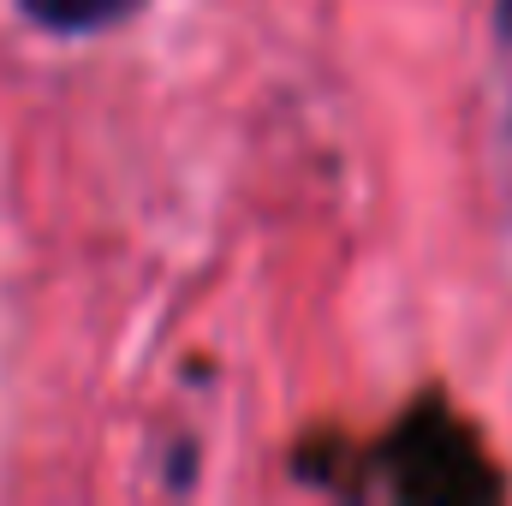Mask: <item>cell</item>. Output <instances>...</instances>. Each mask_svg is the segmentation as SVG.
Listing matches in <instances>:
<instances>
[{"label":"cell","mask_w":512,"mask_h":506,"mask_svg":"<svg viewBox=\"0 0 512 506\" xmlns=\"http://www.w3.org/2000/svg\"><path fill=\"white\" fill-rule=\"evenodd\" d=\"M387 465L399 477V495H423V501H465V495L489 489L483 459L441 417H411V429L399 435V447H393Z\"/></svg>","instance_id":"obj_1"},{"label":"cell","mask_w":512,"mask_h":506,"mask_svg":"<svg viewBox=\"0 0 512 506\" xmlns=\"http://www.w3.org/2000/svg\"><path fill=\"white\" fill-rule=\"evenodd\" d=\"M36 24L48 30H66V36H84V30H108L120 24L137 0H18Z\"/></svg>","instance_id":"obj_2"},{"label":"cell","mask_w":512,"mask_h":506,"mask_svg":"<svg viewBox=\"0 0 512 506\" xmlns=\"http://www.w3.org/2000/svg\"><path fill=\"white\" fill-rule=\"evenodd\" d=\"M495 18H501V30L512 36V0H501V12H495Z\"/></svg>","instance_id":"obj_3"}]
</instances>
